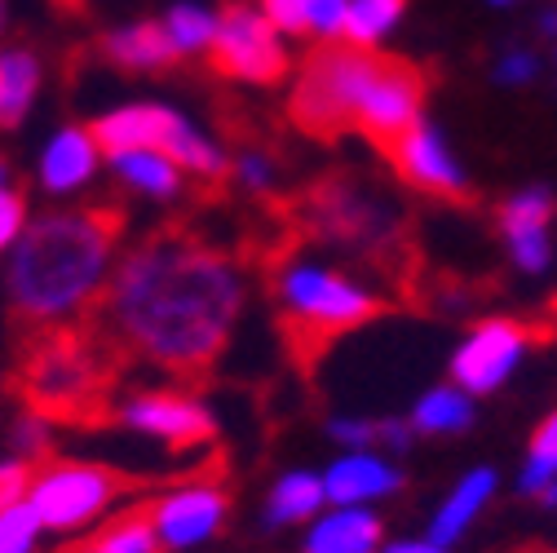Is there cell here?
<instances>
[{"label":"cell","instance_id":"cell-1","mask_svg":"<svg viewBox=\"0 0 557 553\" xmlns=\"http://www.w3.org/2000/svg\"><path fill=\"white\" fill-rule=\"evenodd\" d=\"M248 306L244 270L208 244L156 235L120 253L98 302L107 336L169 372H203Z\"/></svg>","mask_w":557,"mask_h":553},{"label":"cell","instance_id":"cell-2","mask_svg":"<svg viewBox=\"0 0 557 553\" xmlns=\"http://www.w3.org/2000/svg\"><path fill=\"white\" fill-rule=\"evenodd\" d=\"M120 261V226L98 209L36 213L14 248L0 257V288L32 328H66L85 319Z\"/></svg>","mask_w":557,"mask_h":553},{"label":"cell","instance_id":"cell-3","mask_svg":"<svg viewBox=\"0 0 557 553\" xmlns=\"http://www.w3.org/2000/svg\"><path fill=\"white\" fill-rule=\"evenodd\" d=\"M293 111L306 128L355 124L372 137H394L425 115V85L403 62L376 58L372 49H323L301 66Z\"/></svg>","mask_w":557,"mask_h":553},{"label":"cell","instance_id":"cell-4","mask_svg":"<svg viewBox=\"0 0 557 553\" xmlns=\"http://www.w3.org/2000/svg\"><path fill=\"white\" fill-rule=\"evenodd\" d=\"M94 133L102 151H124V147H151L173 156L190 177H222L231 169V151L218 143L208 128H199L182 107L160 102V98H133L94 120Z\"/></svg>","mask_w":557,"mask_h":553},{"label":"cell","instance_id":"cell-5","mask_svg":"<svg viewBox=\"0 0 557 553\" xmlns=\"http://www.w3.org/2000/svg\"><path fill=\"white\" fill-rule=\"evenodd\" d=\"M274 297L284 315L306 332H345L376 315L381 293L359 274L336 270L319 257H293L274 274Z\"/></svg>","mask_w":557,"mask_h":553},{"label":"cell","instance_id":"cell-6","mask_svg":"<svg viewBox=\"0 0 557 553\" xmlns=\"http://www.w3.org/2000/svg\"><path fill=\"white\" fill-rule=\"evenodd\" d=\"M124 496L120 474L89 460H49L36 465L27 505L40 514L49 536H76L98 527Z\"/></svg>","mask_w":557,"mask_h":553},{"label":"cell","instance_id":"cell-7","mask_svg":"<svg viewBox=\"0 0 557 553\" xmlns=\"http://www.w3.org/2000/svg\"><path fill=\"white\" fill-rule=\"evenodd\" d=\"M213 58L222 66V76L239 85H274L288 72V36L278 32L257 0H239V5L222 10Z\"/></svg>","mask_w":557,"mask_h":553},{"label":"cell","instance_id":"cell-8","mask_svg":"<svg viewBox=\"0 0 557 553\" xmlns=\"http://www.w3.org/2000/svg\"><path fill=\"white\" fill-rule=\"evenodd\" d=\"M531 355V328L518 323V319H482L473 323L447 359V381H456L460 390H469L473 398H486V394H500L518 368L527 364Z\"/></svg>","mask_w":557,"mask_h":553},{"label":"cell","instance_id":"cell-9","mask_svg":"<svg viewBox=\"0 0 557 553\" xmlns=\"http://www.w3.org/2000/svg\"><path fill=\"white\" fill-rule=\"evenodd\" d=\"M115 421L164 447H208L218 434L213 407L186 390H137L115 407Z\"/></svg>","mask_w":557,"mask_h":553},{"label":"cell","instance_id":"cell-10","mask_svg":"<svg viewBox=\"0 0 557 553\" xmlns=\"http://www.w3.org/2000/svg\"><path fill=\"white\" fill-rule=\"evenodd\" d=\"M231 501L218 482H182L169 488L164 496H156V505L147 509L160 549L169 553H195L208 540H218V531L226 527Z\"/></svg>","mask_w":557,"mask_h":553},{"label":"cell","instance_id":"cell-11","mask_svg":"<svg viewBox=\"0 0 557 553\" xmlns=\"http://www.w3.org/2000/svg\"><path fill=\"white\" fill-rule=\"evenodd\" d=\"M107 169V151L98 143L94 124H62L53 128L40 151H36V186L49 195V199H76L85 195L98 173Z\"/></svg>","mask_w":557,"mask_h":553},{"label":"cell","instance_id":"cell-12","mask_svg":"<svg viewBox=\"0 0 557 553\" xmlns=\"http://www.w3.org/2000/svg\"><path fill=\"white\" fill-rule=\"evenodd\" d=\"M323 492L327 505H385L407 488L403 460L381 447H341L323 469Z\"/></svg>","mask_w":557,"mask_h":553},{"label":"cell","instance_id":"cell-13","mask_svg":"<svg viewBox=\"0 0 557 553\" xmlns=\"http://www.w3.org/2000/svg\"><path fill=\"white\" fill-rule=\"evenodd\" d=\"M394 164L411 186H421L430 195H465L469 191V169L456 156L451 137L438 124H430L425 115L394 137Z\"/></svg>","mask_w":557,"mask_h":553},{"label":"cell","instance_id":"cell-14","mask_svg":"<svg viewBox=\"0 0 557 553\" xmlns=\"http://www.w3.org/2000/svg\"><path fill=\"white\" fill-rule=\"evenodd\" d=\"M553 213H557V204L544 186L513 191L500 204V239H505V253H509L513 270L544 274L553 266V231H548Z\"/></svg>","mask_w":557,"mask_h":553},{"label":"cell","instance_id":"cell-15","mask_svg":"<svg viewBox=\"0 0 557 553\" xmlns=\"http://www.w3.org/2000/svg\"><path fill=\"white\" fill-rule=\"evenodd\" d=\"M496 492H500V469H492V465H469V469L451 482V488L438 496V505L430 509L425 536H434L438 544L456 549V544L478 527V518L492 509Z\"/></svg>","mask_w":557,"mask_h":553},{"label":"cell","instance_id":"cell-16","mask_svg":"<svg viewBox=\"0 0 557 553\" xmlns=\"http://www.w3.org/2000/svg\"><path fill=\"white\" fill-rule=\"evenodd\" d=\"M385 523L363 505H327L306 523L301 553H381Z\"/></svg>","mask_w":557,"mask_h":553},{"label":"cell","instance_id":"cell-17","mask_svg":"<svg viewBox=\"0 0 557 553\" xmlns=\"http://www.w3.org/2000/svg\"><path fill=\"white\" fill-rule=\"evenodd\" d=\"M107 173L133 195L147 204H173L186 191V169L151 147H124V151H107Z\"/></svg>","mask_w":557,"mask_h":553},{"label":"cell","instance_id":"cell-18","mask_svg":"<svg viewBox=\"0 0 557 553\" xmlns=\"http://www.w3.org/2000/svg\"><path fill=\"white\" fill-rule=\"evenodd\" d=\"M319 509H327L323 474L297 465V469H284V474L270 482V492L261 501V523L270 531H278V527H306Z\"/></svg>","mask_w":557,"mask_h":553},{"label":"cell","instance_id":"cell-19","mask_svg":"<svg viewBox=\"0 0 557 553\" xmlns=\"http://www.w3.org/2000/svg\"><path fill=\"white\" fill-rule=\"evenodd\" d=\"M407 421L421 439H460L478 421V398L469 390H460L456 381H443V385H430L416 394Z\"/></svg>","mask_w":557,"mask_h":553},{"label":"cell","instance_id":"cell-20","mask_svg":"<svg viewBox=\"0 0 557 553\" xmlns=\"http://www.w3.org/2000/svg\"><path fill=\"white\" fill-rule=\"evenodd\" d=\"M102 58L115 62L120 72H137V76H151L164 72L169 62H177L160 19H137V23H120L102 36Z\"/></svg>","mask_w":557,"mask_h":553},{"label":"cell","instance_id":"cell-21","mask_svg":"<svg viewBox=\"0 0 557 553\" xmlns=\"http://www.w3.org/2000/svg\"><path fill=\"white\" fill-rule=\"evenodd\" d=\"M40 85H45V66L36 49L0 40V128H18L36 111Z\"/></svg>","mask_w":557,"mask_h":553},{"label":"cell","instance_id":"cell-22","mask_svg":"<svg viewBox=\"0 0 557 553\" xmlns=\"http://www.w3.org/2000/svg\"><path fill=\"white\" fill-rule=\"evenodd\" d=\"M36 377V407H72L85 390H89V377H94V364L66 341H53L45 345V355L36 359L32 368Z\"/></svg>","mask_w":557,"mask_h":553},{"label":"cell","instance_id":"cell-23","mask_svg":"<svg viewBox=\"0 0 557 553\" xmlns=\"http://www.w3.org/2000/svg\"><path fill=\"white\" fill-rule=\"evenodd\" d=\"M218 23H222V10L213 5V0H169V5L160 10V27H164L177 58H208L213 53Z\"/></svg>","mask_w":557,"mask_h":553},{"label":"cell","instance_id":"cell-24","mask_svg":"<svg viewBox=\"0 0 557 553\" xmlns=\"http://www.w3.org/2000/svg\"><path fill=\"white\" fill-rule=\"evenodd\" d=\"M407 19V0H345V32L341 40L355 49H381Z\"/></svg>","mask_w":557,"mask_h":553},{"label":"cell","instance_id":"cell-25","mask_svg":"<svg viewBox=\"0 0 557 553\" xmlns=\"http://www.w3.org/2000/svg\"><path fill=\"white\" fill-rule=\"evenodd\" d=\"M557 478V407L540 421V430L531 434V447L522 456V469H518V492L522 496H540L548 482Z\"/></svg>","mask_w":557,"mask_h":553},{"label":"cell","instance_id":"cell-26","mask_svg":"<svg viewBox=\"0 0 557 553\" xmlns=\"http://www.w3.org/2000/svg\"><path fill=\"white\" fill-rule=\"evenodd\" d=\"M85 553H160L156 527L147 514H124L107 527H98V536L85 544Z\"/></svg>","mask_w":557,"mask_h":553},{"label":"cell","instance_id":"cell-27","mask_svg":"<svg viewBox=\"0 0 557 553\" xmlns=\"http://www.w3.org/2000/svg\"><path fill=\"white\" fill-rule=\"evenodd\" d=\"M45 540L49 531L27 501L0 509V553H45Z\"/></svg>","mask_w":557,"mask_h":553},{"label":"cell","instance_id":"cell-28","mask_svg":"<svg viewBox=\"0 0 557 553\" xmlns=\"http://www.w3.org/2000/svg\"><path fill=\"white\" fill-rule=\"evenodd\" d=\"M540 72H544V58H540V49H531V45H505V49L492 58V81H496L500 89H527V85L540 81Z\"/></svg>","mask_w":557,"mask_h":553},{"label":"cell","instance_id":"cell-29","mask_svg":"<svg viewBox=\"0 0 557 553\" xmlns=\"http://www.w3.org/2000/svg\"><path fill=\"white\" fill-rule=\"evenodd\" d=\"M226 173L235 177V186H239L244 195H270V191L278 186V164H274V156L261 151V147H244V151H235Z\"/></svg>","mask_w":557,"mask_h":553},{"label":"cell","instance_id":"cell-30","mask_svg":"<svg viewBox=\"0 0 557 553\" xmlns=\"http://www.w3.org/2000/svg\"><path fill=\"white\" fill-rule=\"evenodd\" d=\"M49 439H53V421H49V411H45V407H27V411H18L14 426H10V443H14V452L27 456V460L45 456V452H49Z\"/></svg>","mask_w":557,"mask_h":553},{"label":"cell","instance_id":"cell-31","mask_svg":"<svg viewBox=\"0 0 557 553\" xmlns=\"http://www.w3.org/2000/svg\"><path fill=\"white\" fill-rule=\"evenodd\" d=\"M327 439L336 447H376L381 443V417H363V411H336V417H327Z\"/></svg>","mask_w":557,"mask_h":553},{"label":"cell","instance_id":"cell-32","mask_svg":"<svg viewBox=\"0 0 557 553\" xmlns=\"http://www.w3.org/2000/svg\"><path fill=\"white\" fill-rule=\"evenodd\" d=\"M32 222L27 213V199L18 186H0V257L14 248V239L23 235V226Z\"/></svg>","mask_w":557,"mask_h":553},{"label":"cell","instance_id":"cell-33","mask_svg":"<svg viewBox=\"0 0 557 553\" xmlns=\"http://www.w3.org/2000/svg\"><path fill=\"white\" fill-rule=\"evenodd\" d=\"M32 474H36V460H27V456H18V452L0 460V509H10V505H18V501H27Z\"/></svg>","mask_w":557,"mask_h":553},{"label":"cell","instance_id":"cell-34","mask_svg":"<svg viewBox=\"0 0 557 553\" xmlns=\"http://www.w3.org/2000/svg\"><path fill=\"white\" fill-rule=\"evenodd\" d=\"M257 5L265 10V19L288 40L293 36H310V0H257Z\"/></svg>","mask_w":557,"mask_h":553},{"label":"cell","instance_id":"cell-35","mask_svg":"<svg viewBox=\"0 0 557 553\" xmlns=\"http://www.w3.org/2000/svg\"><path fill=\"white\" fill-rule=\"evenodd\" d=\"M421 439L411 430V421L407 417H381V452H389V456H403V452H411V443Z\"/></svg>","mask_w":557,"mask_h":553},{"label":"cell","instance_id":"cell-36","mask_svg":"<svg viewBox=\"0 0 557 553\" xmlns=\"http://www.w3.org/2000/svg\"><path fill=\"white\" fill-rule=\"evenodd\" d=\"M381 553H451V549L438 544L434 536H398V540H385Z\"/></svg>","mask_w":557,"mask_h":553},{"label":"cell","instance_id":"cell-37","mask_svg":"<svg viewBox=\"0 0 557 553\" xmlns=\"http://www.w3.org/2000/svg\"><path fill=\"white\" fill-rule=\"evenodd\" d=\"M535 36H540L548 49L557 45V5H548V10H540V14H535Z\"/></svg>","mask_w":557,"mask_h":553},{"label":"cell","instance_id":"cell-38","mask_svg":"<svg viewBox=\"0 0 557 553\" xmlns=\"http://www.w3.org/2000/svg\"><path fill=\"white\" fill-rule=\"evenodd\" d=\"M535 505H540V509H553V514H557V478H553L548 488H544V492L535 496Z\"/></svg>","mask_w":557,"mask_h":553},{"label":"cell","instance_id":"cell-39","mask_svg":"<svg viewBox=\"0 0 557 553\" xmlns=\"http://www.w3.org/2000/svg\"><path fill=\"white\" fill-rule=\"evenodd\" d=\"M0 186H18V182H14V164H10L5 156H0Z\"/></svg>","mask_w":557,"mask_h":553},{"label":"cell","instance_id":"cell-40","mask_svg":"<svg viewBox=\"0 0 557 553\" xmlns=\"http://www.w3.org/2000/svg\"><path fill=\"white\" fill-rule=\"evenodd\" d=\"M5 27H10V0H0V36H5Z\"/></svg>","mask_w":557,"mask_h":553},{"label":"cell","instance_id":"cell-41","mask_svg":"<svg viewBox=\"0 0 557 553\" xmlns=\"http://www.w3.org/2000/svg\"><path fill=\"white\" fill-rule=\"evenodd\" d=\"M486 5H496V10H509V5H522V0H486Z\"/></svg>","mask_w":557,"mask_h":553},{"label":"cell","instance_id":"cell-42","mask_svg":"<svg viewBox=\"0 0 557 553\" xmlns=\"http://www.w3.org/2000/svg\"><path fill=\"white\" fill-rule=\"evenodd\" d=\"M553 66H557V45H553Z\"/></svg>","mask_w":557,"mask_h":553}]
</instances>
